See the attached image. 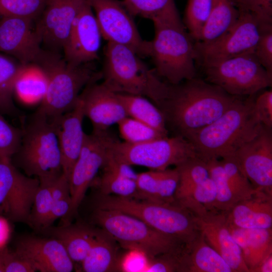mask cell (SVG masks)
I'll use <instances>...</instances> for the list:
<instances>
[{
    "label": "cell",
    "instance_id": "ac0fdd59",
    "mask_svg": "<svg viewBox=\"0 0 272 272\" xmlns=\"http://www.w3.org/2000/svg\"><path fill=\"white\" fill-rule=\"evenodd\" d=\"M199 232L224 259L233 272H250L241 250L229 230L224 212L206 208L191 212Z\"/></svg>",
    "mask_w": 272,
    "mask_h": 272
},
{
    "label": "cell",
    "instance_id": "74e56055",
    "mask_svg": "<svg viewBox=\"0 0 272 272\" xmlns=\"http://www.w3.org/2000/svg\"><path fill=\"white\" fill-rule=\"evenodd\" d=\"M221 164L228 183L240 200L252 196L257 191L244 175L233 156L222 158Z\"/></svg>",
    "mask_w": 272,
    "mask_h": 272
},
{
    "label": "cell",
    "instance_id": "d6a6232c",
    "mask_svg": "<svg viewBox=\"0 0 272 272\" xmlns=\"http://www.w3.org/2000/svg\"><path fill=\"white\" fill-rule=\"evenodd\" d=\"M175 167L179 175L175 201L183 198L196 185L210 176L206 161L198 156L190 158Z\"/></svg>",
    "mask_w": 272,
    "mask_h": 272
},
{
    "label": "cell",
    "instance_id": "f546056e",
    "mask_svg": "<svg viewBox=\"0 0 272 272\" xmlns=\"http://www.w3.org/2000/svg\"><path fill=\"white\" fill-rule=\"evenodd\" d=\"M117 95L128 116L168 135L164 115L153 102L142 96L118 93Z\"/></svg>",
    "mask_w": 272,
    "mask_h": 272
},
{
    "label": "cell",
    "instance_id": "ba28073f",
    "mask_svg": "<svg viewBox=\"0 0 272 272\" xmlns=\"http://www.w3.org/2000/svg\"><path fill=\"white\" fill-rule=\"evenodd\" d=\"M93 219L123 248L142 253L147 259L180 251L185 245L141 219L120 211L96 208Z\"/></svg>",
    "mask_w": 272,
    "mask_h": 272
},
{
    "label": "cell",
    "instance_id": "4fadbf2b",
    "mask_svg": "<svg viewBox=\"0 0 272 272\" xmlns=\"http://www.w3.org/2000/svg\"><path fill=\"white\" fill-rule=\"evenodd\" d=\"M101 35L107 42L129 47L140 57L150 56V41L141 36L131 15L117 0H86Z\"/></svg>",
    "mask_w": 272,
    "mask_h": 272
},
{
    "label": "cell",
    "instance_id": "7dc6e473",
    "mask_svg": "<svg viewBox=\"0 0 272 272\" xmlns=\"http://www.w3.org/2000/svg\"><path fill=\"white\" fill-rule=\"evenodd\" d=\"M254 110L261 123L272 128V91L266 90L255 96Z\"/></svg>",
    "mask_w": 272,
    "mask_h": 272
},
{
    "label": "cell",
    "instance_id": "8fae6325",
    "mask_svg": "<svg viewBox=\"0 0 272 272\" xmlns=\"http://www.w3.org/2000/svg\"><path fill=\"white\" fill-rule=\"evenodd\" d=\"M272 22L239 12L234 25L222 37L208 44L195 42L196 62L200 66L254 52L262 29Z\"/></svg>",
    "mask_w": 272,
    "mask_h": 272
},
{
    "label": "cell",
    "instance_id": "836d02e7",
    "mask_svg": "<svg viewBox=\"0 0 272 272\" xmlns=\"http://www.w3.org/2000/svg\"><path fill=\"white\" fill-rule=\"evenodd\" d=\"M205 161L208 166L210 177L216 188L214 209L219 212H227L240 200L228 183L221 161L219 159L213 158Z\"/></svg>",
    "mask_w": 272,
    "mask_h": 272
},
{
    "label": "cell",
    "instance_id": "cb8c5ba5",
    "mask_svg": "<svg viewBox=\"0 0 272 272\" xmlns=\"http://www.w3.org/2000/svg\"><path fill=\"white\" fill-rule=\"evenodd\" d=\"M180 272H233L202 235L186 244L179 256Z\"/></svg>",
    "mask_w": 272,
    "mask_h": 272
},
{
    "label": "cell",
    "instance_id": "d590c367",
    "mask_svg": "<svg viewBox=\"0 0 272 272\" xmlns=\"http://www.w3.org/2000/svg\"><path fill=\"white\" fill-rule=\"evenodd\" d=\"M124 142L136 144L168 136L152 127L129 116L117 123Z\"/></svg>",
    "mask_w": 272,
    "mask_h": 272
},
{
    "label": "cell",
    "instance_id": "7bdbcfd3",
    "mask_svg": "<svg viewBox=\"0 0 272 272\" xmlns=\"http://www.w3.org/2000/svg\"><path fill=\"white\" fill-rule=\"evenodd\" d=\"M22 129L10 124L0 112V155L12 158L17 151Z\"/></svg>",
    "mask_w": 272,
    "mask_h": 272
},
{
    "label": "cell",
    "instance_id": "b9f144b4",
    "mask_svg": "<svg viewBox=\"0 0 272 272\" xmlns=\"http://www.w3.org/2000/svg\"><path fill=\"white\" fill-rule=\"evenodd\" d=\"M162 170H150L137 173L134 199L157 201Z\"/></svg>",
    "mask_w": 272,
    "mask_h": 272
},
{
    "label": "cell",
    "instance_id": "9a60e30c",
    "mask_svg": "<svg viewBox=\"0 0 272 272\" xmlns=\"http://www.w3.org/2000/svg\"><path fill=\"white\" fill-rule=\"evenodd\" d=\"M232 156L254 189L272 195V128L262 124Z\"/></svg>",
    "mask_w": 272,
    "mask_h": 272
},
{
    "label": "cell",
    "instance_id": "e0dca14e",
    "mask_svg": "<svg viewBox=\"0 0 272 272\" xmlns=\"http://www.w3.org/2000/svg\"><path fill=\"white\" fill-rule=\"evenodd\" d=\"M86 0H49L35 25L47 50L63 51L74 22Z\"/></svg>",
    "mask_w": 272,
    "mask_h": 272
},
{
    "label": "cell",
    "instance_id": "f5cc1de1",
    "mask_svg": "<svg viewBox=\"0 0 272 272\" xmlns=\"http://www.w3.org/2000/svg\"><path fill=\"white\" fill-rule=\"evenodd\" d=\"M0 272H5V268L3 262V257L1 253V251L0 250Z\"/></svg>",
    "mask_w": 272,
    "mask_h": 272
},
{
    "label": "cell",
    "instance_id": "9c48e42d",
    "mask_svg": "<svg viewBox=\"0 0 272 272\" xmlns=\"http://www.w3.org/2000/svg\"><path fill=\"white\" fill-rule=\"evenodd\" d=\"M201 66L206 81L232 96L255 95L272 86V75L260 64L254 52Z\"/></svg>",
    "mask_w": 272,
    "mask_h": 272
},
{
    "label": "cell",
    "instance_id": "ab89813d",
    "mask_svg": "<svg viewBox=\"0 0 272 272\" xmlns=\"http://www.w3.org/2000/svg\"><path fill=\"white\" fill-rule=\"evenodd\" d=\"M216 198V188L210 176L196 185L185 196L175 202L189 211L198 207L212 210H215Z\"/></svg>",
    "mask_w": 272,
    "mask_h": 272
},
{
    "label": "cell",
    "instance_id": "816d5d0a",
    "mask_svg": "<svg viewBox=\"0 0 272 272\" xmlns=\"http://www.w3.org/2000/svg\"><path fill=\"white\" fill-rule=\"evenodd\" d=\"M272 254L270 255L255 267L252 272H271Z\"/></svg>",
    "mask_w": 272,
    "mask_h": 272
},
{
    "label": "cell",
    "instance_id": "ffe728a7",
    "mask_svg": "<svg viewBox=\"0 0 272 272\" xmlns=\"http://www.w3.org/2000/svg\"><path fill=\"white\" fill-rule=\"evenodd\" d=\"M85 116L91 122L94 131H105L128 116L117 93L102 82L88 84L79 96Z\"/></svg>",
    "mask_w": 272,
    "mask_h": 272
},
{
    "label": "cell",
    "instance_id": "681fc988",
    "mask_svg": "<svg viewBox=\"0 0 272 272\" xmlns=\"http://www.w3.org/2000/svg\"><path fill=\"white\" fill-rule=\"evenodd\" d=\"M51 194L53 201L71 196L69 181L63 173L53 181Z\"/></svg>",
    "mask_w": 272,
    "mask_h": 272
},
{
    "label": "cell",
    "instance_id": "4316f807",
    "mask_svg": "<svg viewBox=\"0 0 272 272\" xmlns=\"http://www.w3.org/2000/svg\"><path fill=\"white\" fill-rule=\"evenodd\" d=\"M44 230L61 243L74 263L81 264L93 245L99 229L69 223Z\"/></svg>",
    "mask_w": 272,
    "mask_h": 272
},
{
    "label": "cell",
    "instance_id": "60d3db41",
    "mask_svg": "<svg viewBox=\"0 0 272 272\" xmlns=\"http://www.w3.org/2000/svg\"><path fill=\"white\" fill-rule=\"evenodd\" d=\"M121 2L132 16L152 21L176 7L174 0H121Z\"/></svg>",
    "mask_w": 272,
    "mask_h": 272
},
{
    "label": "cell",
    "instance_id": "ee69618b",
    "mask_svg": "<svg viewBox=\"0 0 272 272\" xmlns=\"http://www.w3.org/2000/svg\"><path fill=\"white\" fill-rule=\"evenodd\" d=\"M254 53L260 64L272 75V23L262 29Z\"/></svg>",
    "mask_w": 272,
    "mask_h": 272
},
{
    "label": "cell",
    "instance_id": "4dcf8cb0",
    "mask_svg": "<svg viewBox=\"0 0 272 272\" xmlns=\"http://www.w3.org/2000/svg\"><path fill=\"white\" fill-rule=\"evenodd\" d=\"M47 87L44 72L35 65H27L16 82L14 95L27 103L41 102Z\"/></svg>",
    "mask_w": 272,
    "mask_h": 272
},
{
    "label": "cell",
    "instance_id": "30bf717a",
    "mask_svg": "<svg viewBox=\"0 0 272 272\" xmlns=\"http://www.w3.org/2000/svg\"><path fill=\"white\" fill-rule=\"evenodd\" d=\"M110 152L116 159L130 166L156 170H165L171 165L177 166L198 156L191 143L178 135L136 144L117 139L112 144Z\"/></svg>",
    "mask_w": 272,
    "mask_h": 272
},
{
    "label": "cell",
    "instance_id": "f907efd6",
    "mask_svg": "<svg viewBox=\"0 0 272 272\" xmlns=\"http://www.w3.org/2000/svg\"><path fill=\"white\" fill-rule=\"evenodd\" d=\"M10 234V228L7 219L0 216V250L6 248Z\"/></svg>",
    "mask_w": 272,
    "mask_h": 272
},
{
    "label": "cell",
    "instance_id": "d6986e66",
    "mask_svg": "<svg viewBox=\"0 0 272 272\" xmlns=\"http://www.w3.org/2000/svg\"><path fill=\"white\" fill-rule=\"evenodd\" d=\"M102 37L94 13L86 0L63 48L64 60L68 64L77 66L97 59Z\"/></svg>",
    "mask_w": 272,
    "mask_h": 272
},
{
    "label": "cell",
    "instance_id": "7402d4cb",
    "mask_svg": "<svg viewBox=\"0 0 272 272\" xmlns=\"http://www.w3.org/2000/svg\"><path fill=\"white\" fill-rule=\"evenodd\" d=\"M85 117L83 103L79 97L73 109L50 119L58 140L63 173L68 180L84 145L86 134L83 127Z\"/></svg>",
    "mask_w": 272,
    "mask_h": 272
},
{
    "label": "cell",
    "instance_id": "d4e9b609",
    "mask_svg": "<svg viewBox=\"0 0 272 272\" xmlns=\"http://www.w3.org/2000/svg\"><path fill=\"white\" fill-rule=\"evenodd\" d=\"M227 225L250 272L272 254L271 229L242 228L228 223Z\"/></svg>",
    "mask_w": 272,
    "mask_h": 272
},
{
    "label": "cell",
    "instance_id": "c3c4849f",
    "mask_svg": "<svg viewBox=\"0 0 272 272\" xmlns=\"http://www.w3.org/2000/svg\"><path fill=\"white\" fill-rule=\"evenodd\" d=\"M5 272H34L36 270L31 263L16 251L12 252L6 248L1 250Z\"/></svg>",
    "mask_w": 272,
    "mask_h": 272
},
{
    "label": "cell",
    "instance_id": "7c38bea8",
    "mask_svg": "<svg viewBox=\"0 0 272 272\" xmlns=\"http://www.w3.org/2000/svg\"><path fill=\"white\" fill-rule=\"evenodd\" d=\"M117 139L108 130L86 134L84 145L74 164L69 181L72 200L70 214L64 224L70 223L89 187L103 166L108 151Z\"/></svg>",
    "mask_w": 272,
    "mask_h": 272
},
{
    "label": "cell",
    "instance_id": "1f68e13d",
    "mask_svg": "<svg viewBox=\"0 0 272 272\" xmlns=\"http://www.w3.org/2000/svg\"><path fill=\"white\" fill-rule=\"evenodd\" d=\"M27 65L0 54V112L15 113L13 97L17 80Z\"/></svg>",
    "mask_w": 272,
    "mask_h": 272
},
{
    "label": "cell",
    "instance_id": "bcb514c9",
    "mask_svg": "<svg viewBox=\"0 0 272 272\" xmlns=\"http://www.w3.org/2000/svg\"><path fill=\"white\" fill-rule=\"evenodd\" d=\"M239 12L251 13L272 22V0H231Z\"/></svg>",
    "mask_w": 272,
    "mask_h": 272
},
{
    "label": "cell",
    "instance_id": "277c9868",
    "mask_svg": "<svg viewBox=\"0 0 272 272\" xmlns=\"http://www.w3.org/2000/svg\"><path fill=\"white\" fill-rule=\"evenodd\" d=\"M101 71L102 83L118 94L148 98L156 105L166 97L169 84L162 81L135 52L124 45L107 42Z\"/></svg>",
    "mask_w": 272,
    "mask_h": 272
},
{
    "label": "cell",
    "instance_id": "8992f818",
    "mask_svg": "<svg viewBox=\"0 0 272 272\" xmlns=\"http://www.w3.org/2000/svg\"><path fill=\"white\" fill-rule=\"evenodd\" d=\"M96 208L115 210L132 215L184 244L191 242L200 234L193 214L176 202H162L100 194Z\"/></svg>",
    "mask_w": 272,
    "mask_h": 272
},
{
    "label": "cell",
    "instance_id": "f35d334b",
    "mask_svg": "<svg viewBox=\"0 0 272 272\" xmlns=\"http://www.w3.org/2000/svg\"><path fill=\"white\" fill-rule=\"evenodd\" d=\"M49 0H0V19L20 17L37 19Z\"/></svg>",
    "mask_w": 272,
    "mask_h": 272
},
{
    "label": "cell",
    "instance_id": "44dd1931",
    "mask_svg": "<svg viewBox=\"0 0 272 272\" xmlns=\"http://www.w3.org/2000/svg\"><path fill=\"white\" fill-rule=\"evenodd\" d=\"M29 260L36 271L71 272L74 263L57 239L27 237L18 243L15 251Z\"/></svg>",
    "mask_w": 272,
    "mask_h": 272
},
{
    "label": "cell",
    "instance_id": "e575fe53",
    "mask_svg": "<svg viewBox=\"0 0 272 272\" xmlns=\"http://www.w3.org/2000/svg\"><path fill=\"white\" fill-rule=\"evenodd\" d=\"M217 0H187L183 23L196 42Z\"/></svg>",
    "mask_w": 272,
    "mask_h": 272
},
{
    "label": "cell",
    "instance_id": "484cf974",
    "mask_svg": "<svg viewBox=\"0 0 272 272\" xmlns=\"http://www.w3.org/2000/svg\"><path fill=\"white\" fill-rule=\"evenodd\" d=\"M101 169L102 174L97 181L100 195L135 198L137 173L131 166L108 155Z\"/></svg>",
    "mask_w": 272,
    "mask_h": 272
},
{
    "label": "cell",
    "instance_id": "603a6c76",
    "mask_svg": "<svg viewBox=\"0 0 272 272\" xmlns=\"http://www.w3.org/2000/svg\"><path fill=\"white\" fill-rule=\"evenodd\" d=\"M228 223L247 229H271L272 195L257 190L225 213Z\"/></svg>",
    "mask_w": 272,
    "mask_h": 272
},
{
    "label": "cell",
    "instance_id": "5bb4252c",
    "mask_svg": "<svg viewBox=\"0 0 272 272\" xmlns=\"http://www.w3.org/2000/svg\"><path fill=\"white\" fill-rule=\"evenodd\" d=\"M39 180L22 173L12 158L0 155V216L28 222Z\"/></svg>",
    "mask_w": 272,
    "mask_h": 272
},
{
    "label": "cell",
    "instance_id": "3957f363",
    "mask_svg": "<svg viewBox=\"0 0 272 272\" xmlns=\"http://www.w3.org/2000/svg\"><path fill=\"white\" fill-rule=\"evenodd\" d=\"M255 95L237 97L217 119L187 139L200 158L206 161L231 156L257 132L262 123L254 110Z\"/></svg>",
    "mask_w": 272,
    "mask_h": 272
},
{
    "label": "cell",
    "instance_id": "f1b7e54d",
    "mask_svg": "<svg viewBox=\"0 0 272 272\" xmlns=\"http://www.w3.org/2000/svg\"><path fill=\"white\" fill-rule=\"evenodd\" d=\"M239 16V11L231 0H217L196 42L208 44L217 41L234 25Z\"/></svg>",
    "mask_w": 272,
    "mask_h": 272
},
{
    "label": "cell",
    "instance_id": "7a4b0ae2",
    "mask_svg": "<svg viewBox=\"0 0 272 272\" xmlns=\"http://www.w3.org/2000/svg\"><path fill=\"white\" fill-rule=\"evenodd\" d=\"M152 21L155 35L150 41V57L157 75L171 85L196 77L195 42L177 8Z\"/></svg>",
    "mask_w": 272,
    "mask_h": 272
},
{
    "label": "cell",
    "instance_id": "83f0119b",
    "mask_svg": "<svg viewBox=\"0 0 272 272\" xmlns=\"http://www.w3.org/2000/svg\"><path fill=\"white\" fill-rule=\"evenodd\" d=\"M117 242L100 228L96 239L83 261L85 272H111L122 270Z\"/></svg>",
    "mask_w": 272,
    "mask_h": 272
},
{
    "label": "cell",
    "instance_id": "2e32d148",
    "mask_svg": "<svg viewBox=\"0 0 272 272\" xmlns=\"http://www.w3.org/2000/svg\"><path fill=\"white\" fill-rule=\"evenodd\" d=\"M34 21L20 17L0 19V51L24 65H38L46 51L42 47Z\"/></svg>",
    "mask_w": 272,
    "mask_h": 272
},
{
    "label": "cell",
    "instance_id": "5b68a950",
    "mask_svg": "<svg viewBox=\"0 0 272 272\" xmlns=\"http://www.w3.org/2000/svg\"><path fill=\"white\" fill-rule=\"evenodd\" d=\"M91 63L73 66L60 53L46 50L37 65L46 77L47 87L36 112L51 119L73 109L86 86L102 79L101 71H97Z\"/></svg>",
    "mask_w": 272,
    "mask_h": 272
},
{
    "label": "cell",
    "instance_id": "8d00e7d4",
    "mask_svg": "<svg viewBox=\"0 0 272 272\" xmlns=\"http://www.w3.org/2000/svg\"><path fill=\"white\" fill-rule=\"evenodd\" d=\"M54 180L39 181V185L34 196L28 222L40 230L44 229L53 202L51 186Z\"/></svg>",
    "mask_w": 272,
    "mask_h": 272
},
{
    "label": "cell",
    "instance_id": "52a82bcc",
    "mask_svg": "<svg viewBox=\"0 0 272 272\" xmlns=\"http://www.w3.org/2000/svg\"><path fill=\"white\" fill-rule=\"evenodd\" d=\"M13 157L26 175L39 181L54 180L61 175V154L51 120L36 112L22 129Z\"/></svg>",
    "mask_w": 272,
    "mask_h": 272
},
{
    "label": "cell",
    "instance_id": "6da1fadb",
    "mask_svg": "<svg viewBox=\"0 0 272 272\" xmlns=\"http://www.w3.org/2000/svg\"><path fill=\"white\" fill-rule=\"evenodd\" d=\"M238 97L196 77L176 85L169 84L167 95L157 107L167 127L187 140L220 117Z\"/></svg>",
    "mask_w": 272,
    "mask_h": 272
},
{
    "label": "cell",
    "instance_id": "f6af8a7d",
    "mask_svg": "<svg viewBox=\"0 0 272 272\" xmlns=\"http://www.w3.org/2000/svg\"><path fill=\"white\" fill-rule=\"evenodd\" d=\"M181 251L182 250L177 252L164 254L153 258H148L146 266L141 271L180 272L179 256Z\"/></svg>",
    "mask_w": 272,
    "mask_h": 272
}]
</instances>
